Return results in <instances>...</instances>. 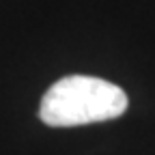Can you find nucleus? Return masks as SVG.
<instances>
[{
    "label": "nucleus",
    "instance_id": "obj_1",
    "mask_svg": "<svg viewBox=\"0 0 155 155\" xmlns=\"http://www.w3.org/2000/svg\"><path fill=\"white\" fill-rule=\"evenodd\" d=\"M121 86L93 75H67L54 82L41 99L39 119L50 127H78L121 116L127 110Z\"/></svg>",
    "mask_w": 155,
    "mask_h": 155
}]
</instances>
